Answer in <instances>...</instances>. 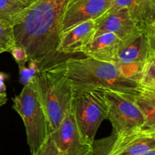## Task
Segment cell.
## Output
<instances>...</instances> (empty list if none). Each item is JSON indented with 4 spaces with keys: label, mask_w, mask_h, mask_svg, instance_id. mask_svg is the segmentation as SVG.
Returning <instances> with one entry per match:
<instances>
[{
    "label": "cell",
    "mask_w": 155,
    "mask_h": 155,
    "mask_svg": "<svg viewBox=\"0 0 155 155\" xmlns=\"http://www.w3.org/2000/svg\"><path fill=\"white\" fill-rule=\"evenodd\" d=\"M8 77V76L5 73H0V97L7 98L6 96V86L5 80Z\"/></svg>",
    "instance_id": "cell-23"
},
{
    "label": "cell",
    "mask_w": 155,
    "mask_h": 155,
    "mask_svg": "<svg viewBox=\"0 0 155 155\" xmlns=\"http://www.w3.org/2000/svg\"><path fill=\"white\" fill-rule=\"evenodd\" d=\"M139 155H155V149L154 150H151V151H148V152H145L144 154H139Z\"/></svg>",
    "instance_id": "cell-24"
},
{
    "label": "cell",
    "mask_w": 155,
    "mask_h": 155,
    "mask_svg": "<svg viewBox=\"0 0 155 155\" xmlns=\"http://www.w3.org/2000/svg\"><path fill=\"white\" fill-rule=\"evenodd\" d=\"M9 51L12 53V56L15 58V61L18 63V64H26L28 62V55H27L25 48H23V47L15 45Z\"/></svg>",
    "instance_id": "cell-21"
},
{
    "label": "cell",
    "mask_w": 155,
    "mask_h": 155,
    "mask_svg": "<svg viewBox=\"0 0 155 155\" xmlns=\"http://www.w3.org/2000/svg\"><path fill=\"white\" fill-rule=\"evenodd\" d=\"M65 66L74 95L95 89L134 93L141 89L138 82L124 77L114 63L89 57L69 58Z\"/></svg>",
    "instance_id": "cell-2"
},
{
    "label": "cell",
    "mask_w": 155,
    "mask_h": 155,
    "mask_svg": "<svg viewBox=\"0 0 155 155\" xmlns=\"http://www.w3.org/2000/svg\"><path fill=\"white\" fill-rule=\"evenodd\" d=\"M116 138L117 135L112 133V134L107 137L94 140L92 143V151L89 155H109Z\"/></svg>",
    "instance_id": "cell-18"
},
{
    "label": "cell",
    "mask_w": 155,
    "mask_h": 155,
    "mask_svg": "<svg viewBox=\"0 0 155 155\" xmlns=\"http://www.w3.org/2000/svg\"><path fill=\"white\" fill-rule=\"evenodd\" d=\"M21 1H24V2H27L28 4L30 5L31 3H33L35 0H21Z\"/></svg>",
    "instance_id": "cell-26"
},
{
    "label": "cell",
    "mask_w": 155,
    "mask_h": 155,
    "mask_svg": "<svg viewBox=\"0 0 155 155\" xmlns=\"http://www.w3.org/2000/svg\"><path fill=\"white\" fill-rule=\"evenodd\" d=\"M124 45L125 43L115 34L103 33L96 35L81 53L95 60L114 64Z\"/></svg>",
    "instance_id": "cell-13"
},
{
    "label": "cell",
    "mask_w": 155,
    "mask_h": 155,
    "mask_svg": "<svg viewBox=\"0 0 155 155\" xmlns=\"http://www.w3.org/2000/svg\"><path fill=\"white\" fill-rule=\"evenodd\" d=\"M28 68L25 66L26 64H19V76L20 82L23 86H26L32 79L37 74L39 71V66L37 61L33 60H29Z\"/></svg>",
    "instance_id": "cell-19"
},
{
    "label": "cell",
    "mask_w": 155,
    "mask_h": 155,
    "mask_svg": "<svg viewBox=\"0 0 155 155\" xmlns=\"http://www.w3.org/2000/svg\"><path fill=\"white\" fill-rule=\"evenodd\" d=\"M136 5L144 12L155 11V0H135Z\"/></svg>",
    "instance_id": "cell-22"
},
{
    "label": "cell",
    "mask_w": 155,
    "mask_h": 155,
    "mask_svg": "<svg viewBox=\"0 0 155 155\" xmlns=\"http://www.w3.org/2000/svg\"><path fill=\"white\" fill-rule=\"evenodd\" d=\"M155 149V130L142 129L117 136L109 155H139Z\"/></svg>",
    "instance_id": "cell-12"
},
{
    "label": "cell",
    "mask_w": 155,
    "mask_h": 155,
    "mask_svg": "<svg viewBox=\"0 0 155 155\" xmlns=\"http://www.w3.org/2000/svg\"><path fill=\"white\" fill-rule=\"evenodd\" d=\"M139 85L141 89L155 91V51H150L144 62Z\"/></svg>",
    "instance_id": "cell-15"
},
{
    "label": "cell",
    "mask_w": 155,
    "mask_h": 155,
    "mask_svg": "<svg viewBox=\"0 0 155 155\" xmlns=\"http://www.w3.org/2000/svg\"><path fill=\"white\" fill-rule=\"evenodd\" d=\"M6 101H7V98H2V97H0V105H3L4 104H5Z\"/></svg>",
    "instance_id": "cell-25"
},
{
    "label": "cell",
    "mask_w": 155,
    "mask_h": 155,
    "mask_svg": "<svg viewBox=\"0 0 155 155\" xmlns=\"http://www.w3.org/2000/svg\"><path fill=\"white\" fill-rule=\"evenodd\" d=\"M0 107H1V105H0Z\"/></svg>",
    "instance_id": "cell-27"
},
{
    "label": "cell",
    "mask_w": 155,
    "mask_h": 155,
    "mask_svg": "<svg viewBox=\"0 0 155 155\" xmlns=\"http://www.w3.org/2000/svg\"><path fill=\"white\" fill-rule=\"evenodd\" d=\"M127 95L145 117L147 128L155 130V91L140 89Z\"/></svg>",
    "instance_id": "cell-14"
},
{
    "label": "cell",
    "mask_w": 155,
    "mask_h": 155,
    "mask_svg": "<svg viewBox=\"0 0 155 155\" xmlns=\"http://www.w3.org/2000/svg\"><path fill=\"white\" fill-rule=\"evenodd\" d=\"M35 155H61L50 135Z\"/></svg>",
    "instance_id": "cell-20"
},
{
    "label": "cell",
    "mask_w": 155,
    "mask_h": 155,
    "mask_svg": "<svg viewBox=\"0 0 155 155\" xmlns=\"http://www.w3.org/2000/svg\"><path fill=\"white\" fill-rule=\"evenodd\" d=\"M32 82L45 110L50 134L72 107L74 91L67 77L65 60L40 69Z\"/></svg>",
    "instance_id": "cell-3"
},
{
    "label": "cell",
    "mask_w": 155,
    "mask_h": 155,
    "mask_svg": "<svg viewBox=\"0 0 155 155\" xmlns=\"http://www.w3.org/2000/svg\"><path fill=\"white\" fill-rule=\"evenodd\" d=\"M95 21L97 25L96 35L112 33L125 44L132 42L144 31L133 19L127 8L103 14Z\"/></svg>",
    "instance_id": "cell-10"
},
{
    "label": "cell",
    "mask_w": 155,
    "mask_h": 155,
    "mask_svg": "<svg viewBox=\"0 0 155 155\" xmlns=\"http://www.w3.org/2000/svg\"><path fill=\"white\" fill-rule=\"evenodd\" d=\"M96 31L95 20L78 24L61 35L58 52L63 58L68 54L81 53L83 48L95 38Z\"/></svg>",
    "instance_id": "cell-11"
},
{
    "label": "cell",
    "mask_w": 155,
    "mask_h": 155,
    "mask_svg": "<svg viewBox=\"0 0 155 155\" xmlns=\"http://www.w3.org/2000/svg\"><path fill=\"white\" fill-rule=\"evenodd\" d=\"M29 5L21 0H0V21L12 23L13 18Z\"/></svg>",
    "instance_id": "cell-16"
},
{
    "label": "cell",
    "mask_w": 155,
    "mask_h": 155,
    "mask_svg": "<svg viewBox=\"0 0 155 155\" xmlns=\"http://www.w3.org/2000/svg\"><path fill=\"white\" fill-rule=\"evenodd\" d=\"M69 0H35L12 21L15 44L25 48L39 70L66 60L57 51L60 26Z\"/></svg>",
    "instance_id": "cell-1"
},
{
    "label": "cell",
    "mask_w": 155,
    "mask_h": 155,
    "mask_svg": "<svg viewBox=\"0 0 155 155\" xmlns=\"http://www.w3.org/2000/svg\"><path fill=\"white\" fill-rule=\"evenodd\" d=\"M49 135L61 155H89L92 151V144L86 142L79 131L72 107Z\"/></svg>",
    "instance_id": "cell-8"
},
{
    "label": "cell",
    "mask_w": 155,
    "mask_h": 155,
    "mask_svg": "<svg viewBox=\"0 0 155 155\" xmlns=\"http://www.w3.org/2000/svg\"><path fill=\"white\" fill-rule=\"evenodd\" d=\"M13 109L24 121L31 155H35L49 135V127L45 110L32 80L13 98Z\"/></svg>",
    "instance_id": "cell-4"
},
{
    "label": "cell",
    "mask_w": 155,
    "mask_h": 155,
    "mask_svg": "<svg viewBox=\"0 0 155 155\" xmlns=\"http://www.w3.org/2000/svg\"><path fill=\"white\" fill-rule=\"evenodd\" d=\"M72 111L80 134L86 142L92 144L98 127L107 119L104 90L95 89L74 95Z\"/></svg>",
    "instance_id": "cell-5"
},
{
    "label": "cell",
    "mask_w": 155,
    "mask_h": 155,
    "mask_svg": "<svg viewBox=\"0 0 155 155\" xmlns=\"http://www.w3.org/2000/svg\"><path fill=\"white\" fill-rule=\"evenodd\" d=\"M107 105V119L117 136H124L146 127L145 117L127 95L128 92L104 90ZM151 130V129H148Z\"/></svg>",
    "instance_id": "cell-6"
},
{
    "label": "cell",
    "mask_w": 155,
    "mask_h": 155,
    "mask_svg": "<svg viewBox=\"0 0 155 155\" xmlns=\"http://www.w3.org/2000/svg\"><path fill=\"white\" fill-rule=\"evenodd\" d=\"M15 45L12 23L0 21V54L9 51Z\"/></svg>",
    "instance_id": "cell-17"
},
{
    "label": "cell",
    "mask_w": 155,
    "mask_h": 155,
    "mask_svg": "<svg viewBox=\"0 0 155 155\" xmlns=\"http://www.w3.org/2000/svg\"><path fill=\"white\" fill-rule=\"evenodd\" d=\"M114 0H69L60 26V36L78 24L102 15Z\"/></svg>",
    "instance_id": "cell-9"
},
{
    "label": "cell",
    "mask_w": 155,
    "mask_h": 155,
    "mask_svg": "<svg viewBox=\"0 0 155 155\" xmlns=\"http://www.w3.org/2000/svg\"><path fill=\"white\" fill-rule=\"evenodd\" d=\"M151 51H155V23L125 44L114 64L124 77L139 83L143 64Z\"/></svg>",
    "instance_id": "cell-7"
}]
</instances>
